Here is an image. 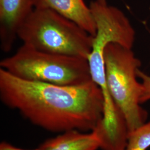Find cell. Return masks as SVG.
I'll return each instance as SVG.
<instances>
[{"label":"cell","mask_w":150,"mask_h":150,"mask_svg":"<svg viewBox=\"0 0 150 150\" xmlns=\"http://www.w3.org/2000/svg\"><path fill=\"white\" fill-rule=\"evenodd\" d=\"M34 7H47L74 22L93 36L96 26L89 6L83 0H33Z\"/></svg>","instance_id":"obj_7"},{"label":"cell","mask_w":150,"mask_h":150,"mask_svg":"<svg viewBox=\"0 0 150 150\" xmlns=\"http://www.w3.org/2000/svg\"><path fill=\"white\" fill-rule=\"evenodd\" d=\"M96 1H98V2H100V4H103V5L107 4L106 0H96Z\"/></svg>","instance_id":"obj_12"},{"label":"cell","mask_w":150,"mask_h":150,"mask_svg":"<svg viewBox=\"0 0 150 150\" xmlns=\"http://www.w3.org/2000/svg\"><path fill=\"white\" fill-rule=\"evenodd\" d=\"M89 7L96 23V33L87 61L92 80L100 85L106 82L104 60L106 46L116 43L132 49L135 31L129 18L118 8L101 4L96 0L91 1Z\"/></svg>","instance_id":"obj_5"},{"label":"cell","mask_w":150,"mask_h":150,"mask_svg":"<svg viewBox=\"0 0 150 150\" xmlns=\"http://www.w3.org/2000/svg\"><path fill=\"white\" fill-rule=\"evenodd\" d=\"M137 76L141 80V93L139 102L142 104L150 101V75L139 69L137 71Z\"/></svg>","instance_id":"obj_10"},{"label":"cell","mask_w":150,"mask_h":150,"mask_svg":"<svg viewBox=\"0 0 150 150\" xmlns=\"http://www.w3.org/2000/svg\"><path fill=\"white\" fill-rule=\"evenodd\" d=\"M107 86L111 96L125 118L129 133L146 122L148 113L141 106V83L137 71L141 62L132 49L108 43L104 51Z\"/></svg>","instance_id":"obj_4"},{"label":"cell","mask_w":150,"mask_h":150,"mask_svg":"<svg viewBox=\"0 0 150 150\" xmlns=\"http://www.w3.org/2000/svg\"><path fill=\"white\" fill-rule=\"evenodd\" d=\"M101 142L96 134L70 130L45 141L39 150H97Z\"/></svg>","instance_id":"obj_8"},{"label":"cell","mask_w":150,"mask_h":150,"mask_svg":"<svg viewBox=\"0 0 150 150\" xmlns=\"http://www.w3.org/2000/svg\"><path fill=\"white\" fill-rule=\"evenodd\" d=\"M150 147V121L129 133L125 150H146Z\"/></svg>","instance_id":"obj_9"},{"label":"cell","mask_w":150,"mask_h":150,"mask_svg":"<svg viewBox=\"0 0 150 150\" xmlns=\"http://www.w3.org/2000/svg\"><path fill=\"white\" fill-rule=\"evenodd\" d=\"M23 44L38 50L87 59L93 36L54 10L34 7L19 28Z\"/></svg>","instance_id":"obj_2"},{"label":"cell","mask_w":150,"mask_h":150,"mask_svg":"<svg viewBox=\"0 0 150 150\" xmlns=\"http://www.w3.org/2000/svg\"><path fill=\"white\" fill-rule=\"evenodd\" d=\"M33 8V0H0V45L3 52L12 48L19 28Z\"/></svg>","instance_id":"obj_6"},{"label":"cell","mask_w":150,"mask_h":150,"mask_svg":"<svg viewBox=\"0 0 150 150\" xmlns=\"http://www.w3.org/2000/svg\"><path fill=\"white\" fill-rule=\"evenodd\" d=\"M0 66L25 80L66 86L92 80L86 59L46 52L24 44L15 54L2 59Z\"/></svg>","instance_id":"obj_3"},{"label":"cell","mask_w":150,"mask_h":150,"mask_svg":"<svg viewBox=\"0 0 150 150\" xmlns=\"http://www.w3.org/2000/svg\"><path fill=\"white\" fill-rule=\"evenodd\" d=\"M0 98L33 125L51 132H91L102 118L103 97L92 80L66 86L25 80L0 69Z\"/></svg>","instance_id":"obj_1"},{"label":"cell","mask_w":150,"mask_h":150,"mask_svg":"<svg viewBox=\"0 0 150 150\" xmlns=\"http://www.w3.org/2000/svg\"><path fill=\"white\" fill-rule=\"evenodd\" d=\"M0 150H39L38 148L33 150H25L18 148L14 146L13 145H11L5 141H3L0 144Z\"/></svg>","instance_id":"obj_11"}]
</instances>
